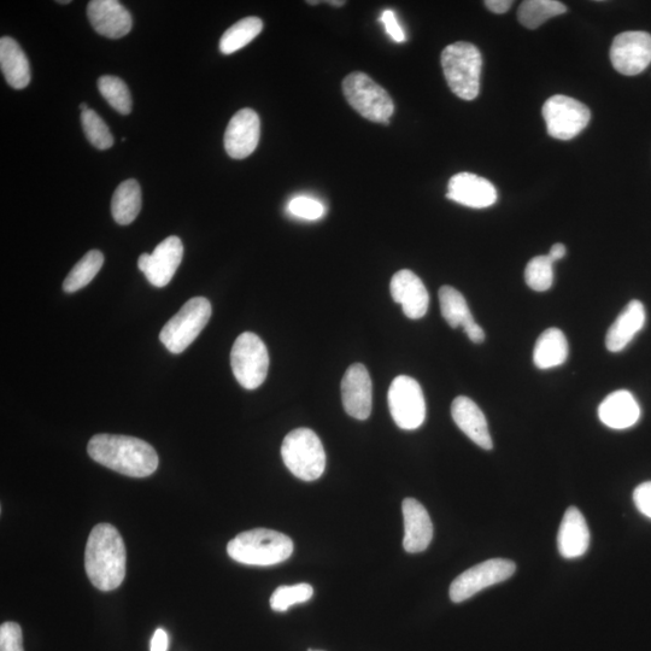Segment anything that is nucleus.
Here are the masks:
<instances>
[{
	"mask_svg": "<svg viewBox=\"0 0 651 651\" xmlns=\"http://www.w3.org/2000/svg\"><path fill=\"white\" fill-rule=\"evenodd\" d=\"M87 451L92 460L128 477H149L158 467L156 450L134 437L97 434Z\"/></svg>",
	"mask_w": 651,
	"mask_h": 651,
	"instance_id": "obj_1",
	"label": "nucleus"
},
{
	"mask_svg": "<svg viewBox=\"0 0 651 651\" xmlns=\"http://www.w3.org/2000/svg\"><path fill=\"white\" fill-rule=\"evenodd\" d=\"M125 543L113 525L99 524L90 533L85 550L87 577L97 589L119 588L126 576Z\"/></svg>",
	"mask_w": 651,
	"mask_h": 651,
	"instance_id": "obj_2",
	"label": "nucleus"
},
{
	"mask_svg": "<svg viewBox=\"0 0 651 651\" xmlns=\"http://www.w3.org/2000/svg\"><path fill=\"white\" fill-rule=\"evenodd\" d=\"M234 561L250 566H274L290 559L293 542L284 533L255 529L240 533L227 545Z\"/></svg>",
	"mask_w": 651,
	"mask_h": 651,
	"instance_id": "obj_3",
	"label": "nucleus"
},
{
	"mask_svg": "<svg viewBox=\"0 0 651 651\" xmlns=\"http://www.w3.org/2000/svg\"><path fill=\"white\" fill-rule=\"evenodd\" d=\"M442 67L450 90L463 101H474L480 91L483 58L477 46L465 41L454 43L442 52Z\"/></svg>",
	"mask_w": 651,
	"mask_h": 651,
	"instance_id": "obj_4",
	"label": "nucleus"
},
{
	"mask_svg": "<svg viewBox=\"0 0 651 651\" xmlns=\"http://www.w3.org/2000/svg\"><path fill=\"white\" fill-rule=\"evenodd\" d=\"M281 456L290 472L304 482H314L325 472L324 445L309 428H297L287 434L281 445Z\"/></svg>",
	"mask_w": 651,
	"mask_h": 651,
	"instance_id": "obj_5",
	"label": "nucleus"
},
{
	"mask_svg": "<svg viewBox=\"0 0 651 651\" xmlns=\"http://www.w3.org/2000/svg\"><path fill=\"white\" fill-rule=\"evenodd\" d=\"M346 101L365 119L390 125L395 104L389 93L365 73L354 72L343 81Z\"/></svg>",
	"mask_w": 651,
	"mask_h": 651,
	"instance_id": "obj_6",
	"label": "nucleus"
},
{
	"mask_svg": "<svg viewBox=\"0 0 651 651\" xmlns=\"http://www.w3.org/2000/svg\"><path fill=\"white\" fill-rule=\"evenodd\" d=\"M210 316L211 304L207 298L190 299L163 327L161 342L170 353H183L208 325Z\"/></svg>",
	"mask_w": 651,
	"mask_h": 651,
	"instance_id": "obj_7",
	"label": "nucleus"
},
{
	"mask_svg": "<svg viewBox=\"0 0 651 651\" xmlns=\"http://www.w3.org/2000/svg\"><path fill=\"white\" fill-rule=\"evenodd\" d=\"M234 377L246 390H256L267 378L269 355L266 344L255 333L240 334L231 353Z\"/></svg>",
	"mask_w": 651,
	"mask_h": 651,
	"instance_id": "obj_8",
	"label": "nucleus"
},
{
	"mask_svg": "<svg viewBox=\"0 0 651 651\" xmlns=\"http://www.w3.org/2000/svg\"><path fill=\"white\" fill-rule=\"evenodd\" d=\"M389 408L392 419L402 430L413 431L426 419V402L421 386L408 375H400L390 386Z\"/></svg>",
	"mask_w": 651,
	"mask_h": 651,
	"instance_id": "obj_9",
	"label": "nucleus"
},
{
	"mask_svg": "<svg viewBox=\"0 0 651 651\" xmlns=\"http://www.w3.org/2000/svg\"><path fill=\"white\" fill-rule=\"evenodd\" d=\"M542 114L549 136L559 140L576 138L588 127L591 119L586 105L563 95L550 97L543 105Z\"/></svg>",
	"mask_w": 651,
	"mask_h": 651,
	"instance_id": "obj_10",
	"label": "nucleus"
},
{
	"mask_svg": "<svg viewBox=\"0 0 651 651\" xmlns=\"http://www.w3.org/2000/svg\"><path fill=\"white\" fill-rule=\"evenodd\" d=\"M516 571L515 563L504 559H492L469 568L450 586L451 601L461 603L492 585L506 582Z\"/></svg>",
	"mask_w": 651,
	"mask_h": 651,
	"instance_id": "obj_11",
	"label": "nucleus"
},
{
	"mask_svg": "<svg viewBox=\"0 0 651 651\" xmlns=\"http://www.w3.org/2000/svg\"><path fill=\"white\" fill-rule=\"evenodd\" d=\"M611 61L618 73L635 76L651 63V35L647 32H624L614 38Z\"/></svg>",
	"mask_w": 651,
	"mask_h": 651,
	"instance_id": "obj_12",
	"label": "nucleus"
},
{
	"mask_svg": "<svg viewBox=\"0 0 651 651\" xmlns=\"http://www.w3.org/2000/svg\"><path fill=\"white\" fill-rule=\"evenodd\" d=\"M184 256V245L180 238L172 236L156 246L151 255H140L138 268L151 285L167 286L177 273Z\"/></svg>",
	"mask_w": 651,
	"mask_h": 651,
	"instance_id": "obj_13",
	"label": "nucleus"
},
{
	"mask_svg": "<svg viewBox=\"0 0 651 651\" xmlns=\"http://www.w3.org/2000/svg\"><path fill=\"white\" fill-rule=\"evenodd\" d=\"M342 400L345 412L351 418L367 420L372 413L373 385L371 375L361 363H355L345 372L342 381Z\"/></svg>",
	"mask_w": 651,
	"mask_h": 651,
	"instance_id": "obj_14",
	"label": "nucleus"
},
{
	"mask_svg": "<svg viewBox=\"0 0 651 651\" xmlns=\"http://www.w3.org/2000/svg\"><path fill=\"white\" fill-rule=\"evenodd\" d=\"M261 122L256 111L239 110L228 123L225 133V149L234 160H244L260 142Z\"/></svg>",
	"mask_w": 651,
	"mask_h": 651,
	"instance_id": "obj_15",
	"label": "nucleus"
},
{
	"mask_svg": "<svg viewBox=\"0 0 651 651\" xmlns=\"http://www.w3.org/2000/svg\"><path fill=\"white\" fill-rule=\"evenodd\" d=\"M390 290L392 298L401 304L407 318H424L430 306V295L418 275L409 269L397 272L391 279Z\"/></svg>",
	"mask_w": 651,
	"mask_h": 651,
	"instance_id": "obj_16",
	"label": "nucleus"
},
{
	"mask_svg": "<svg viewBox=\"0 0 651 651\" xmlns=\"http://www.w3.org/2000/svg\"><path fill=\"white\" fill-rule=\"evenodd\" d=\"M447 198L474 209L489 208L497 201L495 186L473 173H459L450 179Z\"/></svg>",
	"mask_w": 651,
	"mask_h": 651,
	"instance_id": "obj_17",
	"label": "nucleus"
},
{
	"mask_svg": "<svg viewBox=\"0 0 651 651\" xmlns=\"http://www.w3.org/2000/svg\"><path fill=\"white\" fill-rule=\"evenodd\" d=\"M87 16L95 31L110 39L125 37L133 26L131 14L116 0H92Z\"/></svg>",
	"mask_w": 651,
	"mask_h": 651,
	"instance_id": "obj_18",
	"label": "nucleus"
},
{
	"mask_svg": "<svg viewBox=\"0 0 651 651\" xmlns=\"http://www.w3.org/2000/svg\"><path fill=\"white\" fill-rule=\"evenodd\" d=\"M404 518L403 547L407 553L425 551L433 538V525L427 510L414 498H406L402 504Z\"/></svg>",
	"mask_w": 651,
	"mask_h": 651,
	"instance_id": "obj_19",
	"label": "nucleus"
},
{
	"mask_svg": "<svg viewBox=\"0 0 651 651\" xmlns=\"http://www.w3.org/2000/svg\"><path fill=\"white\" fill-rule=\"evenodd\" d=\"M451 415L457 427L478 447L485 450L494 448L485 415L471 398L460 396L451 404Z\"/></svg>",
	"mask_w": 651,
	"mask_h": 651,
	"instance_id": "obj_20",
	"label": "nucleus"
},
{
	"mask_svg": "<svg viewBox=\"0 0 651 651\" xmlns=\"http://www.w3.org/2000/svg\"><path fill=\"white\" fill-rule=\"evenodd\" d=\"M589 544L590 532L583 514L576 507L568 508L557 536L560 554L565 559H577L588 551Z\"/></svg>",
	"mask_w": 651,
	"mask_h": 651,
	"instance_id": "obj_21",
	"label": "nucleus"
},
{
	"mask_svg": "<svg viewBox=\"0 0 651 651\" xmlns=\"http://www.w3.org/2000/svg\"><path fill=\"white\" fill-rule=\"evenodd\" d=\"M598 416L604 425L614 430H625L637 424L641 409L631 392L619 390L604 398Z\"/></svg>",
	"mask_w": 651,
	"mask_h": 651,
	"instance_id": "obj_22",
	"label": "nucleus"
},
{
	"mask_svg": "<svg viewBox=\"0 0 651 651\" xmlns=\"http://www.w3.org/2000/svg\"><path fill=\"white\" fill-rule=\"evenodd\" d=\"M645 309L642 302L631 301L623 312L620 313L617 320L609 328L606 337V346L611 353H620L636 334L642 330L645 324Z\"/></svg>",
	"mask_w": 651,
	"mask_h": 651,
	"instance_id": "obj_23",
	"label": "nucleus"
},
{
	"mask_svg": "<svg viewBox=\"0 0 651 651\" xmlns=\"http://www.w3.org/2000/svg\"><path fill=\"white\" fill-rule=\"evenodd\" d=\"M0 68L8 84L23 90L31 82V67L19 43L10 37L0 39Z\"/></svg>",
	"mask_w": 651,
	"mask_h": 651,
	"instance_id": "obj_24",
	"label": "nucleus"
},
{
	"mask_svg": "<svg viewBox=\"0 0 651 651\" xmlns=\"http://www.w3.org/2000/svg\"><path fill=\"white\" fill-rule=\"evenodd\" d=\"M568 357V343L559 328H549L537 339L533 362L539 369H550L563 365Z\"/></svg>",
	"mask_w": 651,
	"mask_h": 651,
	"instance_id": "obj_25",
	"label": "nucleus"
},
{
	"mask_svg": "<svg viewBox=\"0 0 651 651\" xmlns=\"http://www.w3.org/2000/svg\"><path fill=\"white\" fill-rule=\"evenodd\" d=\"M142 210V189L137 180L128 179L117 186L111 201V213L121 226L131 225Z\"/></svg>",
	"mask_w": 651,
	"mask_h": 651,
	"instance_id": "obj_26",
	"label": "nucleus"
},
{
	"mask_svg": "<svg viewBox=\"0 0 651 651\" xmlns=\"http://www.w3.org/2000/svg\"><path fill=\"white\" fill-rule=\"evenodd\" d=\"M263 22L258 17L250 16L234 23L231 28L222 35L220 40V51L224 55H232L251 43L258 34L262 32Z\"/></svg>",
	"mask_w": 651,
	"mask_h": 651,
	"instance_id": "obj_27",
	"label": "nucleus"
},
{
	"mask_svg": "<svg viewBox=\"0 0 651 651\" xmlns=\"http://www.w3.org/2000/svg\"><path fill=\"white\" fill-rule=\"evenodd\" d=\"M566 11V5L557 0H526L520 5L518 20L524 27L536 29Z\"/></svg>",
	"mask_w": 651,
	"mask_h": 651,
	"instance_id": "obj_28",
	"label": "nucleus"
},
{
	"mask_svg": "<svg viewBox=\"0 0 651 651\" xmlns=\"http://www.w3.org/2000/svg\"><path fill=\"white\" fill-rule=\"evenodd\" d=\"M104 263V256L101 251L91 250L76 263L63 283V290L73 293L84 289L91 283L101 271Z\"/></svg>",
	"mask_w": 651,
	"mask_h": 651,
	"instance_id": "obj_29",
	"label": "nucleus"
},
{
	"mask_svg": "<svg viewBox=\"0 0 651 651\" xmlns=\"http://www.w3.org/2000/svg\"><path fill=\"white\" fill-rule=\"evenodd\" d=\"M439 303H441L443 318L451 328L463 327L474 320L465 297L454 287H441V290H439Z\"/></svg>",
	"mask_w": 651,
	"mask_h": 651,
	"instance_id": "obj_30",
	"label": "nucleus"
},
{
	"mask_svg": "<svg viewBox=\"0 0 651 651\" xmlns=\"http://www.w3.org/2000/svg\"><path fill=\"white\" fill-rule=\"evenodd\" d=\"M98 90L105 101L122 115L131 114L132 97L125 81L116 76L104 75L98 80Z\"/></svg>",
	"mask_w": 651,
	"mask_h": 651,
	"instance_id": "obj_31",
	"label": "nucleus"
},
{
	"mask_svg": "<svg viewBox=\"0 0 651 651\" xmlns=\"http://www.w3.org/2000/svg\"><path fill=\"white\" fill-rule=\"evenodd\" d=\"M554 262L547 256H536L527 263L525 280L533 291H548L554 281Z\"/></svg>",
	"mask_w": 651,
	"mask_h": 651,
	"instance_id": "obj_32",
	"label": "nucleus"
},
{
	"mask_svg": "<svg viewBox=\"0 0 651 651\" xmlns=\"http://www.w3.org/2000/svg\"><path fill=\"white\" fill-rule=\"evenodd\" d=\"M81 125L89 142L98 150H108L114 145V138L107 123L95 110L81 113Z\"/></svg>",
	"mask_w": 651,
	"mask_h": 651,
	"instance_id": "obj_33",
	"label": "nucleus"
},
{
	"mask_svg": "<svg viewBox=\"0 0 651 651\" xmlns=\"http://www.w3.org/2000/svg\"><path fill=\"white\" fill-rule=\"evenodd\" d=\"M314 595V589L309 584H297L292 586H280L273 592L271 607L275 612H286L295 604L308 602Z\"/></svg>",
	"mask_w": 651,
	"mask_h": 651,
	"instance_id": "obj_34",
	"label": "nucleus"
},
{
	"mask_svg": "<svg viewBox=\"0 0 651 651\" xmlns=\"http://www.w3.org/2000/svg\"><path fill=\"white\" fill-rule=\"evenodd\" d=\"M290 214L299 219L315 221L321 219L326 214L325 205L314 198L296 197L287 205Z\"/></svg>",
	"mask_w": 651,
	"mask_h": 651,
	"instance_id": "obj_35",
	"label": "nucleus"
},
{
	"mask_svg": "<svg viewBox=\"0 0 651 651\" xmlns=\"http://www.w3.org/2000/svg\"><path fill=\"white\" fill-rule=\"evenodd\" d=\"M0 651H25L19 624L5 623L0 627Z\"/></svg>",
	"mask_w": 651,
	"mask_h": 651,
	"instance_id": "obj_36",
	"label": "nucleus"
},
{
	"mask_svg": "<svg viewBox=\"0 0 651 651\" xmlns=\"http://www.w3.org/2000/svg\"><path fill=\"white\" fill-rule=\"evenodd\" d=\"M379 20L384 23L386 32L392 40H395L396 43H404L406 41V33H404L403 28L398 23L394 11L385 10Z\"/></svg>",
	"mask_w": 651,
	"mask_h": 651,
	"instance_id": "obj_37",
	"label": "nucleus"
},
{
	"mask_svg": "<svg viewBox=\"0 0 651 651\" xmlns=\"http://www.w3.org/2000/svg\"><path fill=\"white\" fill-rule=\"evenodd\" d=\"M633 501L643 515L651 519V482L643 483L633 492Z\"/></svg>",
	"mask_w": 651,
	"mask_h": 651,
	"instance_id": "obj_38",
	"label": "nucleus"
},
{
	"mask_svg": "<svg viewBox=\"0 0 651 651\" xmlns=\"http://www.w3.org/2000/svg\"><path fill=\"white\" fill-rule=\"evenodd\" d=\"M463 331L466 332L469 339L472 340L475 344L483 343L485 340V333L483 328L480 327L475 320L468 322L467 325L463 326Z\"/></svg>",
	"mask_w": 651,
	"mask_h": 651,
	"instance_id": "obj_39",
	"label": "nucleus"
},
{
	"mask_svg": "<svg viewBox=\"0 0 651 651\" xmlns=\"http://www.w3.org/2000/svg\"><path fill=\"white\" fill-rule=\"evenodd\" d=\"M169 638L167 632L158 629L155 632L154 637L151 639V651H167L168 650Z\"/></svg>",
	"mask_w": 651,
	"mask_h": 651,
	"instance_id": "obj_40",
	"label": "nucleus"
},
{
	"mask_svg": "<svg viewBox=\"0 0 651 651\" xmlns=\"http://www.w3.org/2000/svg\"><path fill=\"white\" fill-rule=\"evenodd\" d=\"M484 4L492 13L502 15L512 8L513 2L512 0H486Z\"/></svg>",
	"mask_w": 651,
	"mask_h": 651,
	"instance_id": "obj_41",
	"label": "nucleus"
},
{
	"mask_svg": "<svg viewBox=\"0 0 651 651\" xmlns=\"http://www.w3.org/2000/svg\"><path fill=\"white\" fill-rule=\"evenodd\" d=\"M566 254H567V249L565 245L555 244L553 248H551L548 256L550 257V260L555 263L556 261L562 260V258L565 257Z\"/></svg>",
	"mask_w": 651,
	"mask_h": 651,
	"instance_id": "obj_42",
	"label": "nucleus"
},
{
	"mask_svg": "<svg viewBox=\"0 0 651 651\" xmlns=\"http://www.w3.org/2000/svg\"><path fill=\"white\" fill-rule=\"evenodd\" d=\"M328 4H331L332 7H343L345 5V2L343 0H339V2H327Z\"/></svg>",
	"mask_w": 651,
	"mask_h": 651,
	"instance_id": "obj_43",
	"label": "nucleus"
},
{
	"mask_svg": "<svg viewBox=\"0 0 651 651\" xmlns=\"http://www.w3.org/2000/svg\"><path fill=\"white\" fill-rule=\"evenodd\" d=\"M79 108L81 110V113H85V111L90 110L85 103H81Z\"/></svg>",
	"mask_w": 651,
	"mask_h": 651,
	"instance_id": "obj_44",
	"label": "nucleus"
},
{
	"mask_svg": "<svg viewBox=\"0 0 651 651\" xmlns=\"http://www.w3.org/2000/svg\"><path fill=\"white\" fill-rule=\"evenodd\" d=\"M307 4H313V5H316V4H319V2H316V0H315V2H307Z\"/></svg>",
	"mask_w": 651,
	"mask_h": 651,
	"instance_id": "obj_45",
	"label": "nucleus"
},
{
	"mask_svg": "<svg viewBox=\"0 0 651 651\" xmlns=\"http://www.w3.org/2000/svg\"><path fill=\"white\" fill-rule=\"evenodd\" d=\"M57 3H60V4H69L70 2H69V0H67V2H57Z\"/></svg>",
	"mask_w": 651,
	"mask_h": 651,
	"instance_id": "obj_46",
	"label": "nucleus"
}]
</instances>
